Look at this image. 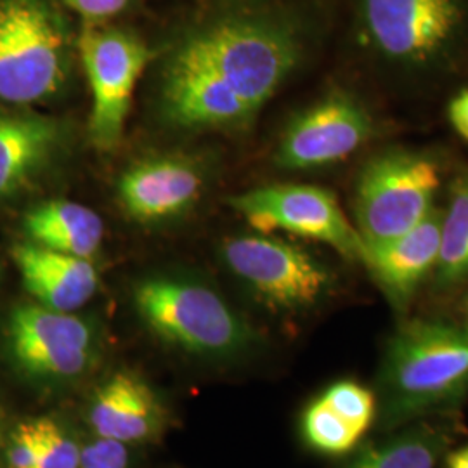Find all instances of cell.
Returning a JSON list of instances; mask_svg holds the SVG:
<instances>
[{
	"label": "cell",
	"mask_w": 468,
	"mask_h": 468,
	"mask_svg": "<svg viewBox=\"0 0 468 468\" xmlns=\"http://www.w3.org/2000/svg\"><path fill=\"white\" fill-rule=\"evenodd\" d=\"M448 118L456 134L468 143V89H463L450 101Z\"/></svg>",
	"instance_id": "4316f807"
},
{
	"label": "cell",
	"mask_w": 468,
	"mask_h": 468,
	"mask_svg": "<svg viewBox=\"0 0 468 468\" xmlns=\"http://www.w3.org/2000/svg\"><path fill=\"white\" fill-rule=\"evenodd\" d=\"M9 468H38V439L35 432L34 420L17 423L7 444Z\"/></svg>",
	"instance_id": "cb8c5ba5"
},
{
	"label": "cell",
	"mask_w": 468,
	"mask_h": 468,
	"mask_svg": "<svg viewBox=\"0 0 468 468\" xmlns=\"http://www.w3.org/2000/svg\"><path fill=\"white\" fill-rule=\"evenodd\" d=\"M441 187L435 158L411 150L382 151L369 158L356 185V229L367 251L420 224L434 208Z\"/></svg>",
	"instance_id": "5b68a950"
},
{
	"label": "cell",
	"mask_w": 468,
	"mask_h": 468,
	"mask_svg": "<svg viewBox=\"0 0 468 468\" xmlns=\"http://www.w3.org/2000/svg\"><path fill=\"white\" fill-rule=\"evenodd\" d=\"M369 44L401 67H427L452 48L463 25L458 0H359Z\"/></svg>",
	"instance_id": "30bf717a"
},
{
	"label": "cell",
	"mask_w": 468,
	"mask_h": 468,
	"mask_svg": "<svg viewBox=\"0 0 468 468\" xmlns=\"http://www.w3.org/2000/svg\"><path fill=\"white\" fill-rule=\"evenodd\" d=\"M13 261L28 293L44 307L75 313L100 288L98 269L90 259L49 250L32 241L13 249Z\"/></svg>",
	"instance_id": "9a60e30c"
},
{
	"label": "cell",
	"mask_w": 468,
	"mask_h": 468,
	"mask_svg": "<svg viewBox=\"0 0 468 468\" xmlns=\"http://www.w3.org/2000/svg\"><path fill=\"white\" fill-rule=\"evenodd\" d=\"M465 305H467V313H468V297H467V301H465Z\"/></svg>",
	"instance_id": "f1b7e54d"
},
{
	"label": "cell",
	"mask_w": 468,
	"mask_h": 468,
	"mask_svg": "<svg viewBox=\"0 0 468 468\" xmlns=\"http://www.w3.org/2000/svg\"><path fill=\"white\" fill-rule=\"evenodd\" d=\"M388 425L441 410L468 392V326L415 319L394 334L380 371Z\"/></svg>",
	"instance_id": "7a4b0ae2"
},
{
	"label": "cell",
	"mask_w": 468,
	"mask_h": 468,
	"mask_svg": "<svg viewBox=\"0 0 468 468\" xmlns=\"http://www.w3.org/2000/svg\"><path fill=\"white\" fill-rule=\"evenodd\" d=\"M448 468H468V446L450 454Z\"/></svg>",
	"instance_id": "83f0119b"
},
{
	"label": "cell",
	"mask_w": 468,
	"mask_h": 468,
	"mask_svg": "<svg viewBox=\"0 0 468 468\" xmlns=\"http://www.w3.org/2000/svg\"><path fill=\"white\" fill-rule=\"evenodd\" d=\"M448 444L450 435L439 425H420L369 444L344 468H435Z\"/></svg>",
	"instance_id": "d6986e66"
},
{
	"label": "cell",
	"mask_w": 468,
	"mask_h": 468,
	"mask_svg": "<svg viewBox=\"0 0 468 468\" xmlns=\"http://www.w3.org/2000/svg\"><path fill=\"white\" fill-rule=\"evenodd\" d=\"M139 318L170 346L198 356H233L253 340L250 326L205 284L148 278L135 286Z\"/></svg>",
	"instance_id": "3957f363"
},
{
	"label": "cell",
	"mask_w": 468,
	"mask_h": 468,
	"mask_svg": "<svg viewBox=\"0 0 468 468\" xmlns=\"http://www.w3.org/2000/svg\"><path fill=\"white\" fill-rule=\"evenodd\" d=\"M30 241L49 250L92 259L102 243L100 216L77 201L52 200L34 207L23 220Z\"/></svg>",
	"instance_id": "ac0fdd59"
},
{
	"label": "cell",
	"mask_w": 468,
	"mask_h": 468,
	"mask_svg": "<svg viewBox=\"0 0 468 468\" xmlns=\"http://www.w3.org/2000/svg\"><path fill=\"white\" fill-rule=\"evenodd\" d=\"M302 434L309 446L324 454H344L351 452L361 439L346 420L340 419L324 402L316 399L302 419Z\"/></svg>",
	"instance_id": "44dd1931"
},
{
	"label": "cell",
	"mask_w": 468,
	"mask_h": 468,
	"mask_svg": "<svg viewBox=\"0 0 468 468\" xmlns=\"http://www.w3.org/2000/svg\"><path fill=\"white\" fill-rule=\"evenodd\" d=\"M129 467V450L127 444L101 439L87 444L80 452L79 468H127Z\"/></svg>",
	"instance_id": "d4e9b609"
},
{
	"label": "cell",
	"mask_w": 468,
	"mask_h": 468,
	"mask_svg": "<svg viewBox=\"0 0 468 468\" xmlns=\"http://www.w3.org/2000/svg\"><path fill=\"white\" fill-rule=\"evenodd\" d=\"M65 4L87 21H101L122 13L129 0H65Z\"/></svg>",
	"instance_id": "484cf974"
},
{
	"label": "cell",
	"mask_w": 468,
	"mask_h": 468,
	"mask_svg": "<svg viewBox=\"0 0 468 468\" xmlns=\"http://www.w3.org/2000/svg\"><path fill=\"white\" fill-rule=\"evenodd\" d=\"M435 283L448 288L468 280V172L454 179L442 210Z\"/></svg>",
	"instance_id": "ffe728a7"
},
{
	"label": "cell",
	"mask_w": 468,
	"mask_h": 468,
	"mask_svg": "<svg viewBox=\"0 0 468 468\" xmlns=\"http://www.w3.org/2000/svg\"><path fill=\"white\" fill-rule=\"evenodd\" d=\"M165 117L185 129H243L255 112L214 71L174 49L162 73Z\"/></svg>",
	"instance_id": "7c38bea8"
},
{
	"label": "cell",
	"mask_w": 468,
	"mask_h": 468,
	"mask_svg": "<svg viewBox=\"0 0 468 468\" xmlns=\"http://www.w3.org/2000/svg\"><path fill=\"white\" fill-rule=\"evenodd\" d=\"M442 210L431 214L408 233L367 251L365 266L396 309H406L439 259Z\"/></svg>",
	"instance_id": "5bb4252c"
},
{
	"label": "cell",
	"mask_w": 468,
	"mask_h": 468,
	"mask_svg": "<svg viewBox=\"0 0 468 468\" xmlns=\"http://www.w3.org/2000/svg\"><path fill=\"white\" fill-rule=\"evenodd\" d=\"M203 189L201 168L185 156L162 154L127 168L118 181L123 212L139 222H158L186 212Z\"/></svg>",
	"instance_id": "4fadbf2b"
},
{
	"label": "cell",
	"mask_w": 468,
	"mask_h": 468,
	"mask_svg": "<svg viewBox=\"0 0 468 468\" xmlns=\"http://www.w3.org/2000/svg\"><path fill=\"white\" fill-rule=\"evenodd\" d=\"M229 207L261 233L284 231L330 245L365 262L367 247L334 193L309 185H272L231 197Z\"/></svg>",
	"instance_id": "8992f818"
},
{
	"label": "cell",
	"mask_w": 468,
	"mask_h": 468,
	"mask_svg": "<svg viewBox=\"0 0 468 468\" xmlns=\"http://www.w3.org/2000/svg\"><path fill=\"white\" fill-rule=\"evenodd\" d=\"M38 439V468H79L80 452L75 439L67 429L49 417L34 420Z\"/></svg>",
	"instance_id": "603a6c76"
},
{
	"label": "cell",
	"mask_w": 468,
	"mask_h": 468,
	"mask_svg": "<svg viewBox=\"0 0 468 468\" xmlns=\"http://www.w3.org/2000/svg\"><path fill=\"white\" fill-rule=\"evenodd\" d=\"M177 50L214 71L257 113L301 63V35L282 15L239 9L201 23Z\"/></svg>",
	"instance_id": "6da1fadb"
},
{
	"label": "cell",
	"mask_w": 468,
	"mask_h": 468,
	"mask_svg": "<svg viewBox=\"0 0 468 468\" xmlns=\"http://www.w3.org/2000/svg\"><path fill=\"white\" fill-rule=\"evenodd\" d=\"M319 399L361 435L368 431L375 419L377 404L373 392L351 380L330 385Z\"/></svg>",
	"instance_id": "7402d4cb"
},
{
	"label": "cell",
	"mask_w": 468,
	"mask_h": 468,
	"mask_svg": "<svg viewBox=\"0 0 468 468\" xmlns=\"http://www.w3.org/2000/svg\"><path fill=\"white\" fill-rule=\"evenodd\" d=\"M4 334L11 361L37 380L79 378L98 359V338L89 321L40 303L13 309Z\"/></svg>",
	"instance_id": "ba28073f"
},
{
	"label": "cell",
	"mask_w": 468,
	"mask_h": 468,
	"mask_svg": "<svg viewBox=\"0 0 468 468\" xmlns=\"http://www.w3.org/2000/svg\"><path fill=\"white\" fill-rule=\"evenodd\" d=\"M79 52L92 94L89 134L92 143L110 150L123 134L135 85L150 59L146 44L120 28L87 25Z\"/></svg>",
	"instance_id": "52a82bcc"
},
{
	"label": "cell",
	"mask_w": 468,
	"mask_h": 468,
	"mask_svg": "<svg viewBox=\"0 0 468 468\" xmlns=\"http://www.w3.org/2000/svg\"><path fill=\"white\" fill-rule=\"evenodd\" d=\"M373 134L368 110L347 92H332L286 127L276 151L284 168H316L346 160Z\"/></svg>",
	"instance_id": "8fae6325"
},
{
	"label": "cell",
	"mask_w": 468,
	"mask_h": 468,
	"mask_svg": "<svg viewBox=\"0 0 468 468\" xmlns=\"http://www.w3.org/2000/svg\"><path fill=\"white\" fill-rule=\"evenodd\" d=\"M69 38L48 0H0V101L49 100L67 84Z\"/></svg>",
	"instance_id": "277c9868"
},
{
	"label": "cell",
	"mask_w": 468,
	"mask_h": 468,
	"mask_svg": "<svg viewBox=\"0 0 468 468\" xmlns=\"http://www.w3.org/2000/svg\"><path fill=\"white\" fill-rule=\"evenodd\" d=\"M65 129L50 117L0 113V198L30 185L56 158Z\"/></svg>",
	"instance_id": "e0dca14e"
},
{
	"label": "cell",
	"mask_w": 468,
	"mask_h": 468,
	"mask_svg": "<svg viewBox=\"0 0 468 468\" xmlns=\"http://www.w3.org/2000/svg\"><path fill=\"white\" fill-rule=\"evenodd\" d=\"M222 257L259 301L276 311L307 309L332 286V274L318 259L278 238H231L222 245Z\"/></svg>",
	"instance_id": "9c48e42d"
},
{
	"label": "cell",
	"mask_w": 468,
	"mask_h": 468,
	"mask_svg": "<svg viewBox=\"0 0 468 468\" xmlns=\"http://www.w3.org/2000/svg\"><path fill=\"white\" fill-rule=\"evenodd\" d=\"M87 419L96 437L131 444L158 434L164 411L150 385L134 373L117 371L94 392Z\"/></svg>",
	"instance_id": "2e32d148"
}]
</instances>
